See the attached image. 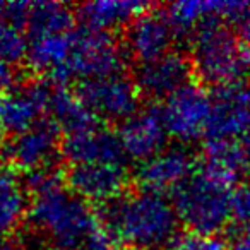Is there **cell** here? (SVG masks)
I'll return each instance as SVG.
<instances>
[{"label": "cell", "instance_id": "cell-1", "mask_svg": "<svg viewBox=\"0 0 250 250\" xmlns=\"http://www.w3.org/2000/svg\"><path fill=\"white\" fill-rule=\"evenodd\" d=\"M178 221L173 202L167 195L143 188L106 204L101 225L115 243L151 250L170 245L177 238Z\"/></svg>", "mask_w": 250, "mask_h": 250}, {"label": "cell", "instance_id": "cell-2", "mask_svg": "<svg viewBox=\"0 0 250 250\" xmlns=\"http://www.w3.org/2000/svg\"><path fill=\"white\" fill-rule=\"evenodd\" d=\"M29 219L35 229L46 235L55 247L86 249L103 229L89 202L65 187L63 178L31 192Z\"/></svg>", "mask_w": 250, "mask_h": 250}, {"label": "cell", "instance_id": "cell-3", "mask_svg": "<svg viewBox=\"0 0 250 250\" xmlns=\"http://www.w3.org/2000/svg\"><path fill=\"white\" fill-rule=\"evenodd\" d=\"M236 180L202 163L173 194L178 219L194 233L218 235L231 219V194Z\"/></svg>", "mask_w": 250, "mask_h": 250}, {"label": "cell", "instance_id": "cell-4", "mask_svg": "<svg viewBox=\"0 0 250 250\" xmlns=\"http://www.w3.org/2000/svg\"><path fill=\"white\" fill-rule=\"evenodd\" d=\"M190 63L202 83L223 87L245 81L250 74V50L221 19H212L192 33Z\"/></svg>", "mask_w": 250, "mask_h": 250}, {"label": "cell", "instance_id": "cell-5", "mask_svg": "<svg viewBox=\"0 0 250 250\" xmlns=\"http://www.w3.org/2000/svg\"><path fill=\"white\" fill-rule=\"evenodd\" d=\"M125 53L110 33L81 28L72 33V48L59 84L100 79L124 72Z\"/></svg>", "mask_w": 250, "mask_h": 250}, {"label": "cell", "instance_id": "cell-6", "mask_svg": "<svg viewBox=\"0 0 250 250\" xmlns=\"http://www.w3.org/2000/svg\"><path fill=\"white\" fill-rule=\"evenodd\" d=\"M77 94L96 120L125 122L139 111L141 91L136 81L124 74L83 81Z\"/></svg>", "mask_w": 250, "mask_h": 250}, {"label": "cell", "instance_id": "cell-7", "mask_svg": "<svg viewBox=\"0 0 250 250\" xmlns=\"http://www.w3.org/2000/svg\"><path fill=\"white\" fill-rule=\"evenodd\" d=\"M211 111L212 96L195 83H188L167 98L161 108L168 134L182 143H190L206 136Z\"/></svg>", "mask_w": 250, "mask_h": 250}, {"label": "cell", "instance_id": "cell-8", "mask_svg": "<svg viewBox=\"0 0 250 250\" xmlns=\"http://www.w3.org/2000/svg\"><path fill=\"white\" fill-rule=\"evenodd\" d=\"M250 129V81H238L216 89L212 96L208 141H236Z\"/></svg>", "mask_w": 250, "mask_h": 250}, {"label": "cell", "instance_id": "cell-9", "mask_svg": "<svg viewBox=\"0 0 250 250\" xmlns=\"http://www.w3.org/2000/svg\"><path fill=\"white\" fill-rule=\"evenodd\" d=\"M5 151L11 163L26 175L55 168V158L62 151L60 129L52 120H43L26 132L16 134Z\"/></svg>", "mask_w": 250, "mask_h": 250}, {"label": "cell", "instance_id": "cell-10", "mask_svg": "<svg viewBox=\"0 0 250 250\" xmlns=\"http://www.w3.org/2000/svg\"><path fill=\"white\" fill-rule=\"evenodd\" d=\"M117 134L120 137L125 156L141 163L165 151L170 136L163 113L158 108L139 110L136 115L122 122Z\"/></svg>", "mask_w": 250, "mask_h": 250}, {"label": "cell", "instance_id": "cell-11", "mask_svg": "<svg viewBox=\"0 0 250 250\" xmlns=\"http://www.w3.org/2000/svg\"><path fill=\"white\" fill-rule=\"evenodd\" d=\"M65 180L86 202L106 206L124 195L129 178L125 165H72Z\"/></svg>", "mask_w": 250, "mask_h": 250}, {"label": "cell", "instance_id": "cell-12", "mask_svg": "<svg viewBox=\"0 0 250 250\" xmlns=\"http://www.w3.org/2000/svg\"><path fill=\"white\" fill-rule=\"evenodd\" d=\"M177 36L168 14L161 11H146L127 28V52L139 63L156 60L171 52Z\"/></svg>", "mask_w": 250, "mask_h": 250}, {"label": "cell", "instance_id": "cell-13", "mask_svg": "<svg viewBox=\"0 0 250 250\" xmlns=\"http://www.w3.org/2000/svg\"><path fill=\"white\" fill-rule=\"evenodd\" d=\"M52 93L46 83H22L4 98L0 125L14 136L38 125L50 111Z\"/></svg>", "mask_w": 250, "mask_h": 250}, {"label": "cell", "instance_id": "cell-14", "mask_svg": "<svg viewBox=\"0 0 250 250\" xmlns=\"http://www.w3.org/2000/svg\"><path fill=\"white\" fill-rule=\"evenodd\" d=\"M62 154L72 165H125V153L118 134L106 127L69 134L62 141Z\"/></svg>", "mask_w": 250, "mask_h": 250}, {"label": "cell", "instance_id": "cell-15", "mask_svg": "<svg viewBox=\"0 0 250 250\" xmlns=\"http://www.w3.org/2000/svg\"><path fill=\"white\" fill-rule=\"evenodd\" d=\"M194 171V156L182 147H171L141 163L137 178L143 188L165 195L167 192L175 194Z\"/></svg>", "mask_w": 250, "mask_h": 250}, {"label": "cell", "instance_id": "cell-16", "mask_svg": "<svg viewBox=\"0 0 250 250\" xmlns=\"http://www.w3.org/2000/svg\"><path fill=\"white\" fill-rule=\"evenodd\" d=\"M190 59L170 52L151 62L141 63L136 72V84L147 98H170L188 84L192 74Z\"/></svg>", "mask_w": 250, "mask_h": 250}, {"label": "cell", "instance_id": "cell-17", "mask_svg": "<svg viewBox=\"0 0 250 250\" xmlns=\"http://www.w3.org/2000/svg\"><path fill=\"white\" fill-rule=\"evenodd\" d=\"M151 5L136 0H98L77 7V16L83 21L84 28L94 31L110 33L125 24H130Z\"/></svg>", "mask_w": 250, "mask_h": 250}, {"label": "cell", "instance_id": "cell-18", "mask_svg": "<svg viewBox=\"0 0 250 250\" xmlns=\"http://www.w3.org/2000/svg\"><path fill=\"white\" fill-rule=\"evenodd\" d=\"M72 33L63 35H46L31 38L28 46V63L33 70L46 76L50 81L59 84L60 76L67 65L72 48Z\"/></svg>", "mask_w": 250, "mask_h": 250}, {"label": "cell", "instance_id": "cell-19", "mask_svg": "<svg viewBox=\"0 0 250 250\" xmlns=\"http://www.w3.org/2000/svg\"><path fill=\"white\" fill-rule=\"evenodd\" d=\"M50 120L59 127L60 130L69 134H76L94 127L96 118L91 115L86 104L81 101L79 94L72 93L67 87H53L52 101H50Z\"/></svg>", "mask_w": 250, "mask_h": 250}, {"label": "cell", "instance_id": "cell-20", "mask_svg": "<svg viewBox=\"0 0 250 250\" xmlns=\"http://www.w3.org/2000/svg\"><path fill=\"white\" fill-rule=\"evenodd\" d=\"M229 4L218 0H187L171 4L167 14L177 35H192L199 26L212 19L228 21Z\"/></svg>", "mask_w": 250, "mask_h": 250}, {"label": "cell", "instance_id": "cell-21", "mask_svg": "<svg viewBox=\"0 0 250 250\" xmlns=\"http://www.w3.org/2000/svg\"><path fill=\"white\" fill-rule=\"evenodd\" d=\"M24 29L31 38L74 31V12L60 2H33L28 7Z\"/></svg>", "mask_w": 250, "mask_h": 250}, {"label": "cell", "instance_id": "cell-22", "mask_svg": "<svg viewBox=\"0 0 250 250\" xmlns=\"http://www.w3.org/2000/svg\"><path fill=\"white\" fill-rule=\"evenodd\" d=\"M28 209L24 188L11 175L0 177V240L9 238Z\"/></svg>", "mask_w": 250, "mask_h": 250}, {"label": "cell", "instance_id": "cell-23", "mask_svg": "<svg viewBox=\"0 0 250 250\" xmlns=\"http://www.w3.org/2000/svg\"><path fill=\"white\" fill-rule=\"evenodd\" d=\"M204 154V165L233 180H238V175L247 168L245 154L236 141H208Z\"/></svg>", "mask_w": 250, "mask_h": 250}, {"label": "cell", "instance_id": "cell-24", "mask_svg": "<svg viewBox=\"0 0 250 250\" xmlns=\"http://www.w3.org/2000/svg\"><path fill=\"white\" fill-rule=\"evenodd\" d=\"M28 46L24 29L0 14V62L16 65L28 55Z\"/></svg>", "mask_w": 250, "mask_h": 250}, {"label": "cell", "instance_id": "cell-25", "mask_svg": "<svg viewBox=\"0 0 250 250\" xmlns=\"http://www.w3.org/2000/svg\"><path fill=\"white\" fill-rule=\"evenodd\" d=\"M170 250H228L218 235H202L188 231L170 243Z\"/></svg>", "mask_w": 250, "mask_h": 250}, {"label": "cell", "instance_id": "cell-26", "mask_svg": "<svg viewBox=\"0 0 250 250\" xmlns=\"http://www.w3.org/2000/svg\"><path fill=\"white\" fill-rule=\"evenodd\" d=\"M231 219L243 228L250 226V182L242 184L231 194Z\"/></svg>", "mask_w": 250, "mask_h": 250}, {"label": "cell", "instance_id": "cell-27", "mask_svg": "<svg viewBox=\"0 0 250 250\" xmlns=\"http://www.w3.org/2000/svg\"><path fill=\"white\" fill-rule=\"evenodd\" d=\"M228 21L236 26V35L250 50V2H231Z\"/></svg>", "mask_w": 250, "mask_h": 250}, {"label": "cell", "instance_id": "cell-28", "mask_svg": "<svg viewBox=\"0 0 250 250\" xmlns=\"http://www.w3.org/2000/svg\"><path fill=\"white\" fill-rule=\"evenodd\" d=\"M21 72L14 63L0 62V91H14L21 86Z\"/></svg>", "mask_w": 250, "mask_h": 250}, {"label": "cell", "instance_id": "cell-29", "mask_svg": "<svg viewBox=\"0 0 250 250\" xmlns=\"http://www.w3.org/2000/svg\"><path fill=\"white\" fill-rule=\"evenodd\" d=\"M228 250H250V226L243 228Z\"/></svg>", "mask_w": 250, "mask_h": 250}, {"label": "cell", "instance_id": "cell-30", "mask_svg": "<svg viewBox=\"0 0 250 250\" xmlns=\"http://www.w3.org/2000/svg\"><path fill=\"white\" fill-rule=\"evenodd\" d=\"M240 146H242V151H243V154H245L247 167H250V129L247 130V134L242 137V143H240Z\"/></svg>", "mask_w": 250, "mask_h": 250}, {"label": "cell", "instance_id": "cell-31", "mask_svg": "<svg viewBox=\"0 0 250 250\" xmlns=\"http://www.w3.org/2000/svg\"><path fill=\"white\" fill-rule=\"evenodd\" d=\"M0 250H21V247L11 238H4L0 240Z\"/></svg>", "mask_w": 250, "mask_h": 250}, {"label": "cell", "instance_id": "cell-32", "mask_svg": "<svg viewBox=\"0 0 250 250\" xmlns=\"http://www.w3.org/2000/svg\"><path fill=\"white\" fill-rule=\"evenodd\" d=\"M5 158H7V151H5L4 144L0 143V177L4 175V165H5Z\"/></svg>", "mask_w": 250, "mask_h": 250}, {"label": "cell", "instance_id": "cell-33", "mask_svg": "<svg viewBox=\"0 0 250 250\" xmlns=\"http://www.w3.org/2000/svg\"><path fill=\"white\" fill-rule=\"evenodd\" d=\"M45 250H87V249H62V247H48V249H45Z\"/></svg>", "mask_w": 250, "mask_h": 250}, {"label": "cell", "instance_id": "cell-34", "mask_svg": "<svg viewBox=\"0 0 250 250\" xmlns=\"http://www.w3.org/2000/svg\"><path fill=\"white\" fill-rule=\"evenodd\" d=\"M2 106H4V98H2V91H0V115H2Z\"/></svg>", "mask_w": 250, "mask_h": 250}]
</instances>
